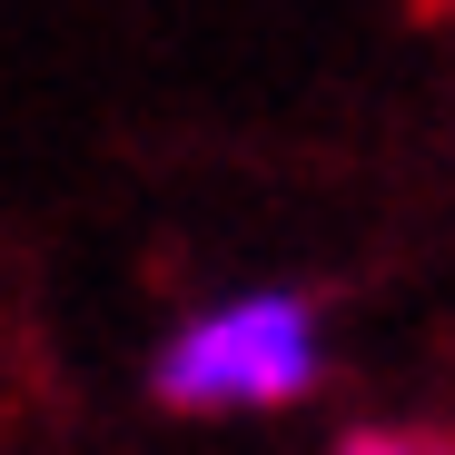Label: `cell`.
I'll return each instance as SVG.
<instances>
[{
  "mask_svg": "<svg viewBox=\"0 0 455 455\" xmlns=\"http://www.w3.org/2000/svg\"><path fill=\"white\" fill-rule=\"evenodd\" d=\"M317 376L307 356V307L297 297H258V307H228L208 327H188L159 356V396L169 406H218V396H297Z\"/></svg>",
  "mask_w": 455,
  "mask_h": 455,
  "instance_id": "6da1fadb",
  "label": "cell"
},
{
  "mask_svg": "<svg viewBox=\"0 0 455 455\" xmlns=\"http://www.w3.org/2000/svg\"><path fill=\"white\" fill-rule=\"evenodd\" d=\"M337 455H455V435H416V426H366V435H347Z\"/></svg>",
  "mask_w": 455,
  "mask_h": 455,
  "instance_id": "7a4b0ae2",
  "label": "cell"
}]
</instances>
